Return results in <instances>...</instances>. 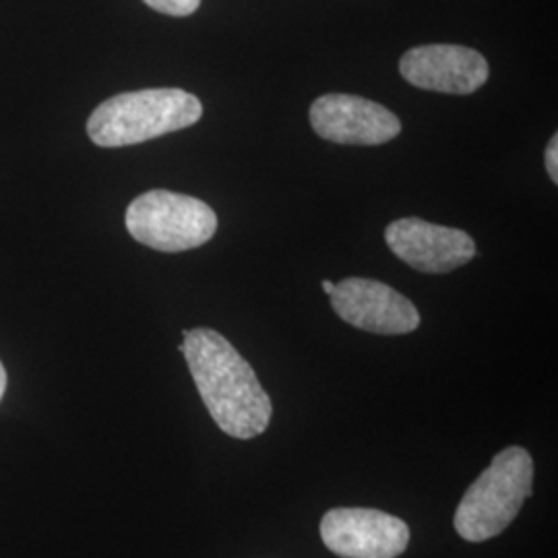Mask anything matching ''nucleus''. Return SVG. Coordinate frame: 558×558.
Here are the masks:
<instances>
[{
	"label": "nucleus",
	"mask_w": 558,
	"mask_h": 558,
	"mask_svg": "<svg viewBox=\"0 0 558 558\" xmlns=\"http://www.w3.org/2000/svg\"><path fill=\"white\" fill-rule=\"evenodd\" d=\"M320 538L341 558H398L410 544V527L377 509L339 507L320 519Z\"/></svg>",
	"instance_id": "5"
},
{
	"label": "nucleus",
	"mask_w": 558,
	"mask_h": 558,
	"mask_svg": "<svg viewBox=\"0 0 558 558\" xmlns=\"http://www.w3.org/2000/svg\"><path fill=\"white\" fill-rule=\"evenodd\" d=\"M308 119L320 140L339 145H383L401 133V122L391 110L350 94L320 96L313 101Z\"/></svg>",
	"instance_id": "9"
},
{
	"label": "nucleus",
	"mask_w": 558,
	"mask_h": 558,
	"mask_svg": "<svg viewBox=\"0 0 558 558\" xmlns=\"http://www.w3.org/2000/svg\"><path fill=\"white\" fill-rule=\"evenodd\" d=\"M154 11L170 17H189L199 9L201 0H143Z\"/></svg>",
	"instance_id": "10"
},
{
	"label": "nucleus",
	"mask_w": 558,
	"mask_h": 558,
	"mask_svg": "<svg viewBox=\"0 0 558 558\" xmlns=\"http://www.w3.org/2000/svg\"><path fill=\"white\" fill-rule=\"evenodd\" d=\"M124 221L133 239L161 253L199 248L218 230V216L207 203L161 189L133 201Z\"/></svg>",
	"instance_id": "4"
},
{
	"label": "nucleus",
	"mask_w": 558,
	"mask_h": 558,
	"mask_svg": "<svg viewBox=\"0 0 558 558\" xmlns=\"http://www.w3.org/2000/svg\"><path fill=\"white\" fill-rule=\"evenodd\" d=\"M201 117L199 98L184 89L126 92L101 101L87 120V135L100 147H126L189 129Z\"/></svg>",
	"instance_id": "2"
},
{
	"label": "nucleus",
	"mask_w": 558,
	"mask_h": 558,
	"mask_svg": "<svg viewBox=\"0 0 558 558\" xmlns=\"http://www.w3.org/2000/svg\"><path fill=\"white\" fill-rule=\"evenodd\" d=\"M385 242L396 257L422 274H449L476 257V242L468 232L420 218L391 221Z\"/></svg>",
	"instance_id": "7"
},
{
	"label": "nucleus",
	"mask_w": 558,
	"mask_h": 558,
	"mask_svg": "<svg viewBox=\"0 0 558 558\" xmlns=\"http://www.w3.org/2000/svg\"><path fill=\"white\" fill-rule=\"evenodd\" d=\"M201 399L214 422L234 439H255L267 430L274 405L253 366L218 331L197 327L184 331L179 345Z\"/></svg>",
	"instance_id": "1"
},
{
	"label": "nucleus",
	"mask_w": 558,
	"mask_h": 558,
	"mask_svg": "<svg viewBox=\"0 0 558 558\" xmlns=\"http://www.w3.org/2000/svg\"><path fill=\"white\" fill-rule=\"evenodd\" d=\"M401 77L414 87L470 96L488 81L490 69L478 50L458 44H428L408 50L399 60Z\"/></svg>",
	"instance_id": "8"
},
{
	"label": "nucleus",
	"mask_w": 558,
	"mask_h": 558,
	"mask_svg": "<svg viewBox=\"0 0 558 558\" xmlns=\"http://www.w3.org/2000/svg\"><path fill=\"white\" fill-rule=\"evenodd\" d=\"M534 459L523 447L500 451L478 480L465 490L453 525L468 542H484L502 534L523 502L532 497Z\"/></svg>",
	"instance_id": "3"
},
{
	"label": "nucleus",
	"mask_w": 558,
	"mask_h": 558,
	"mask_svg": "<svg viewBox=\"0 0 558 558\" xmlns=\"http://www.w3.org/2000/svg\"><path fill=\"white\" fill-rule=\"evenodd\" d=\"M333 286H336V283H331L329 279H325V281H323V290H325V294H331V292H333Z\"/></svg>",
	"instance_id": "13"
},
{
	"label": "nucleus",
	"mask_w": 558,
	"mask_h": 558,
	"mask_svg": "<svg viewBox=\"0 0 558 558\" xmlns=\"http://www.w3.org/2000/svg\"><path fill=\"white\" fill-rule=\"evenodd\" d=\"M329 299L339 319L368 333L403 336L420 327L414 302L377 279H343Z\"/></svg>",
	"instance_id": "6"
},
{
	"label": "nucleus",
	"mask_w": 558,
	"mask_h": 558,
	"mask_svg": "<svg viewBox=\"0 0 558 558\" xmlns=\"http://www.w3.org/2000/svg\"><path fill=\"white\" fill-rule=\"evenodd\" d=\"M546 172L550 174V180L557 184L558 182V137L555 135L546 145Z\"/></svg>",
	"instance_id": "11"
},
{
	"label": "nucleus",
	"mask_w": 558,
	"mask_h": 558,
	"mask_svg": "<svg viewBox=\"0 0 558 558\" xmlns=\"http://www.w3.org/2000/svg\"><path fill=\"white\" fill-rule=\"evenodd\" d=\"M4 389H7V373H4V366L0 362V401H2V396H4Z\"/></svg>",
	"instance_id": "12"
}]
</instances>
